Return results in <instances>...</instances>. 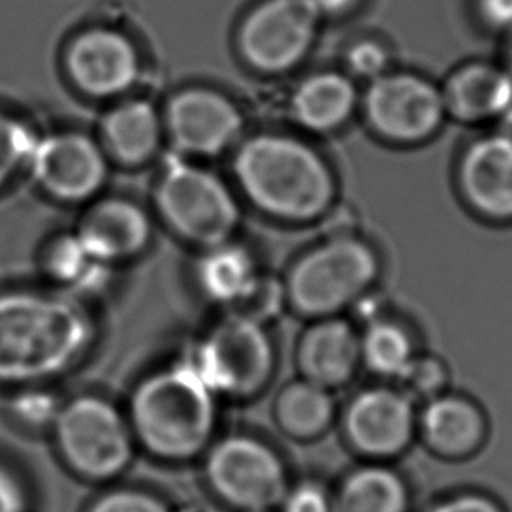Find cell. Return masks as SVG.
I'll list each match as a JSON object with an SVG mask.
<instances>
[{"label": "cell", "mask_w": 512, "mask_h": 512, "mask_svg": "<svg viewBox=\"0 0 512 512\" xmlns=\"http://www.w3.org/2000/svg\"><path fill=\"white\" fill-rule=\"evenodd\" d=\"M334 512H409L411 495L395 470L369 463L351 470L332 497Z\"/></svg>", "instance_id": "44dd1931"}, {"label": "cell", "mask_w": 512, "mask_h": 512, "mask_svg": "<svg viewBox=\"0 0 512 512\" xmlns=\"http://www.w3.org/2000/svg\"><path fill=\"white\" fill-rule=\"evenodd\" d=\"M104 136L116 157L127 164H141L157 150L160 139L157 113L143 100L127 102L107 116Z\"/></svg>", "instance_id": "d4e9b609"}, {"label": "cell", "mask_w": 512, "mask_h": 512, "mask_svg": "<svg viewBox=\"0 0 512 512\" xmlns=\"http://www.w3.org/2000/svg\"><path fill=\"white\" fill-rule=\"evenodd\" d=\"M320 15H334L351 8L356 0H311Z\"/></svg>", "instance_id": "8d00e7d4"}, {"label": "cell", "mask_w": 512, "mask_h": 512, "mask_svg": "<svg viewBox=\"0 0 512 512\" xmlns=\"http://www.w3.org/2000/svg\"><path fill=\"white\" fill-rule=\"evenodd\" d=\"M418 428L435 455L449 460L465 458L483 446L486 418L469 399L458 395H437L423 407Z\"/></svg>", "instance_id": "ac0fdd59"}, {"label": "cell", "mask_w": 512, "mask_h": 512, "mask_svg": "<svg viewBox=\"0 0 512 512\" xmlns=\"http://www.w3.org/2000/svg\"><path fill=\"white\" fill-rule=\"evenodd\" d=\"M204 477L209 490L239 512L274 511L290 488L278 451L248 434L213 441L204 453Z\"/></svg>", "instance_id": "52a82bcc"}, {"label": "cell", "mask_w": 512, "mask_h": 512, "mask_svg": "<svg viewBox=\"0 0 512 512\" xmlns=\"http://www.w3.org/2000/svg\"><path fill=\"white\" fill-rule=\"evenodd\" d=\"M355 86L337 72L316 74L293 95V114L311 130H332L348 120L355 107Z\"/></svg>", "instance_id": "603a6c76"}, {"label": "cell", "mask_w": 512, "mask_h": 512, "mask_svg": "<svg viewBox=\"0 0 512 512\" xmlns=\"http://www.w3.org/2000/svg\"><path fill=\"white\" fill-rule=\"evenodd\" d=\"M139 55L127 37L109 29L88 30L71 44L67 69L74 83L90 95L125 92L139 76Z\"/></svg>", "instance_id": "5bb4252c"}, {"label": "cell", "mask_w": 512, "mask_h": 512, "mask_svg": "<svg viewBox=\"0 0 512 512\" xmlns=\"http://www.w3.org/2000/svg\"><path fill=\"white\" fill-rule=\"evenodd\" d=\"M379 276V260L369 244L337 235L293 265L285 283L286 306L311 320L330 318L353 306Z\"/></svg>", "instance_id": "5b68a950"}, {"label": "cell", "mask_w": 512, "mask_h": 512, "mask_svg": "<svg viewBox=\"0 0 512 512\" xmlns=\"http://www.w3.org/2000/svg\"><path fill=\"white\" fill-rule=\"evenodd\" d=\"M479 6L491 25L512 29V0H479Z\"/></svg>", "instance_id": "d590c367"}, {"label": "cell", "mask_w": 512, "mask_h": 512, "mask_svg": "<svg viewBox=\"0 0 512 512\" xmlns=\"http://www.w3.org/2000/svg\"><path fill=\"white\" fill-rule=\"evenodd\" d=\"M272 411L278 427L288 437L311 441L334 423L335 402L332 392L300 377L281 388Z\"/></svg>", "instance_id": "7402d4cb"}, {"label": "cell", "mask_w": 512, "mask_h": 512, "mask_svg": "<svg viewBox=\"0 0 512 512\" xmlns=\"http://www.w3.org/2000/svg\"><path fill=\"white\" fill-rule=\"evenodd\" d=\"M400 381L406 386L407 392L425 399H434L446 388L449 374L446 365L439 358L416 355Z\"/></svg>", "instance_id": "f546056e"}, {"label": "cell", "mask_w": 512, "mask_h": 512, "mask_svg": "<svg viewBox=\"0 0 512 512\" xmlns=\"http://www.w3.org/2000/svg\"><path fill=\"white\" fill-rule=\"evenodd\" d=\"M414 358L413 337L395 321H372L360 337V362L377 376L400 379Z\"/></svg>", "instance_id": "484cf974"}, {"label": "cell", "mask_w": 512, "mask_h": 512, "mask_svg": "<svg viewBox=\"0 0 512 512\" xmlns=\"http://www.w3.org/2000/svg\"><path fill=\"white\" fill-rule=\"evenodd\" d=\"M269 512H272V511H269Z\"/></svg>", "instance_id": "f35d334b"}, {"label": "cell", "mask_w": 512, "mask_h": 512, "mask_svg": "<svg viewBox=\"0 0 512 512\" xmlns=\"http://www.w3.org/2000/svg\"><path fill=\"white\" fill-rule=\"evenodd\" d=\"M183 360L216 399H253L276 372V349L267 328L237 313L214 323Z\"/></svg>", "instance_id": "277c9868"}, {"label": "cell", "mask_w": 512, "mask_h": 512, "mask_svg": "<svg viewBox=\"0 0 512 512\" xmlns=\"http://www.w3.org/2000/svg\"><path fill=\"white\" fill-rule=\"evenodd\" d=\"M51 432L67 469L90 483L120 477L136 456L127 414L92 393L64 402Z\"/></svg>", "instance_id": "8992f818"}, {"label": "cell", "mask_w": 512, "mask_h": 512, "mask_svg": "<svg viewBox=\"0 0 512 512\" xmlns=\"http://www.w3.org/2000/svg\"><path fill=\"white\" fill-rule=\"evenodd\" d=\"M36 144L37 137L27 125L0 111V185L29 164Z\"/></svg>", "instance_id": "83f0119b"}, {"label": "cell", "mask_w": 512, "mask_h": 512, "mask_svg": "<svg viewBox=\"0 0 512 512\" xmlns=\"http://www.w3.org/2000/svg\"><path fill=\"white\" fill-rule=\"evenodd\" d=\"M462 188L477 211L512 218V137L491 136L472 144L462 162Z\"/></svg>", "instance_id": "2e32d148"}, {"label": "cell", "mask_w": 512, "mask_h": 512, "mask_svg": "<svg viewBox=\"0 0 512 512\" xmlns=\"http://www.w3.org/2000/svg\"><path fill=\"white\" fill-rule=\"evenodd\" d=\"M235 174L249 200L281 220H314L334 199L327 164L292 137L251 139L237 153Z\"/></svg>", "instance_id": "3957f363"}, {"label": "cell", "mask_w": 512, "mask_h": 512, "mask_svg": "<svg viewBox=\"0 0 512 512\" xmlns=\"http://www.w3.org/2000/svg\"><path fill=\"white\" fill-rule=\"evenodd\" d=\"M285 306V285L279 283L276 279L267 278V276L260 274V278L256 279L251 292L230 313L242 314L249 320L267 325V321L274 320Z\"/></svg>", "instance_id": "f1b7e54d"}, {"label": "cell", "mask_w": 512, "mask_h": 512, "mask_svg": "<svg viewBox=\"0 0 512 512\" xmlns=\"http://www.w3.org/2000/svg\"><path fill=\"white\" fill-rule=\"evenodd\" d=\"M342 428L356 453L370 460H388L411 446L418 418L406 393L369 388L349 402Z\"/></svg>", "instance_id": "30bf717a"}, {"label": "cell", "mask_w": 512, "mask_h": 512, "mask_svg": "<svg viewBox=\"0 0 512 512\" xmlns=\"http://www.w3.org/2000/svg\"><path fill=\"white\" fill-rule=\"evenodd\" d=\"M365 109L379 134L395 141H420L439 127L442 93L411 74H384L370 83Z\"/></svg>", "instance_id": "8fae6325"}, {"label": "cell", "mask_w": 512, "mask_h": 512, "mask_svg": "<svg viewBox=\"0 0 512 512\" xmlns=\"http://www.w3.org/2000/svg\"><path fill=\"white\" fill-rule=\"evenodd\" d=\"M432 512H504L502 507L491 498L483 495H458V497L442 500L435 505Z\"/></svg>", "instance_id": "e575fe53"}, {"label": "cell", "mask_w": 512, "mask_h": 512, "mask_svg": "<svg viewBox=\"0 0 512 512\" xmlns=\"http://www.w3.org/2000/svg\"><path fill=\"white\" fill-rule=\"evenodd\" d=\"M29 498L20 477L0 463V512H27Z\"/></svg>", "instance_id": "836d02e7"}, {"label": "cell", "mask_w": 512, "mask_h": 512, "mask_svg": "<svg viewBox=\"0 0 512 512\" xmlns=\"http://www.w3.org/2000/svg\"><path fill=\"white\" fill-rule=\"evenodd\" d=\"M158 207L181 237L206 249L230 241L239 223V207L227 186L192 165L174 164L165 171Z\"/></svg>", "instance_id": "ba28073f"}, {"label": "cell", "mask_w": 512, "mask_h": 512, "mask_svg": "<svg viewBox=\"0 0 512 512\" xmlns=\"http://www.w3.org/2000/svg\"><path fill=\"white\" fill-rule=\"evenodd\" d=\"M64 402L58 395L44 390L43 386L18 388L15 397L9 400L11 420L27 432H51Z\"/></svg>", "instance_id": "4316f807"}, {"label": "cell", "mask_w": 512, "mask_h": 512, "mask_svg": "<svg viewBox=\"0 0 512 512\" xmlns=\"http://www.w3.org/2000/svg\"><path fill=\"white\" fill-rule=\"evenodd\" d=\"M320 16L311 0H267L241 27L242 55L260 71H286L313 44Z\"/></svg>", "instance_id": "9c48e42d"}, {"label": "cell", "mask_w": 512, "mask_h": 512, "mask_svg": "<svg viewBox=\"0 0 512 512\" xmlns=\"http://www.w3.org/2000/svg\"><path fill=\"white\" fill-rule=\"evenodd\" d=\"M386 67L388 55L377 43L363 41L348 51V69L358 78L374 81L386 74Z\"/></svg>", "instance_id": "d6a6232c"}, {"label": "cell", "mask_w": 512, "mask_h": 512, "mask_svg": "<svg viewBox=\"0 0 512 512\" xmlns=\"http://www.w3.org/2000/svg\"><path fill=\"white\" fill-rule=\"evenodd\" d=\"M258 278L260 272L248 249L230 241L206 249L195 271L202 295L228 313L241 304Z\"/></svg>", "instance_id": "ffe728a7"}, {"label": "cell", "mask_w": 512, "mask_h": 512, "mask_svg": "<svg viewBox=\"0 0 512 512\" xmlns=\"http://www.w3.org/2000/svg\"><path fill=\"white\" fill-rule=\"evenodd\" d=\"M97 339L92 313L64 292L0 293V384L27 388L65 376Z\"/></svg>", "instance_id": "6da1fadb"}, {"label": "cell", "mask_w": 512, "mask_h": 512, "mask_svg": "<svg viewBox=\"0 0 512 512\" xmlns=\"http://www.w3.org/2000/svg\"><path fill=\"white\" fill-rule=\"evenodd\" d=\"M125 414L139 448L162 462L185 463L213 444L218 399L179 358L134 386Z\"/></svg>", "instance_id": "7a4b0ae2"}, {"label": "cell", "mask_w": 512, "mask_h": 512, "mask_svg": "<svg viewBox=\"0 0 512 512\" xmlns=\"http://www.w3.org/2000/svg\"><path fill=\"white\" fill-rule=\"evenodd\" d=\"M174 143L195 155H216L234 143L242 130L239 109L227 97L209 90H188L167 109Z\"/></svg>", "instance_id": "4fadbf2b"}, {"label": "cell", "mask_w": 512, "mask_h": 512, "mask_svg": "<svg viewBox=\"0 0 512 512\" xmlns=\"http://www.w3.org/2000/svg\"><path fill=\"white\" fill-rule=\"evenodd\" d=\"M111 265L104 264L86 248L78 234L65 235L46 255V271L58 286V292L76 299L99 293L109 283Z\"/></svg>", "instance_id": "cb8c5ba5"}, {"label": "cell", "mask_w": 512, "mask_h": 512, "mask_svg": "<svg viewBox=\"0 0 512 512\" xmlns=\"http://www.w3.org/2000/svg\"><path fill=\"white\" fill-rule=\"evenodd\" d=\"M360 365V335L339 316L314 320L297 344L302 379L328 392L348 384Z\"/></svg>", "instance_id": "9a60e30c"}, {"label": "cell", "mask_w": 512, "mask_h": 512, "mask_svg": "<svg viewBox=\"0 0 512 512\" xmlns=\"http://www.w3.org/2000/svg\"><path fill=\"white\" fill-rule=\"evenodd\" d=\"M505 64H507V74L512 78V37L505 46Z\"/></svg>", "instance_id": "74e56055"}, {"label": "cell", "mask_w": 512, "mask_h": 512, "mask_svg": "<svg viewBox=\"0 0 512 512\" xmlns=\"http://www.w3.org/2000/svg\"><path fill=\"white\" fill-rule=\"evenodd\" d=\"M86 512H172L162 498L137 488H116L95 498Z\"/></svg>", "instance_id": "4dcf8cb0"}, {"label": "cell", "mask_w": 512, "mask_h": 512, "mask_svg": "<svg viewBox=\"0 0 512 512\" xmlns=\"http://www.w3.org/2000/svg\"><path fill=\"white\" fill-rule=\"evenodd\" d=\"M29 164L44 190L72 202L92 197L107 174L99 146L79 134H60L37 141Z\"/></svg>", "instance_id": "7c38bea8"}, {"label": "cell", "mask_w": 512, "mask_h": 512, "mask_svg": "<svg viewBox=\"0 0 512 512\" xmlns=\"http://www.w3.org/2000/svg\"><path fill=\"white\" fill-rule=\"evenodd\" d=\"M441 93L444 109L458 120H486L511 106L512 78L491 65H467L448 79Z\"/></svg>", "instance_id": "d6986e66"}, {"label": "cell", "mask_w": 512, "mask_h": 512, "mask_svg": "<svg viewBox=\"0 0 512 512\" xmlns=\"http://www.w3.org/2000/svg\"><path fill=\"white\" fill-rule=\"evenodd\" d=\"M76 234L93 255L113 267L144 251L151 225L143 209L125 200H107L93 207Z\"/></svg>", "instance_id": "e0dca14e"}, {"label": "cell", "mask_w": 512, "mask_h": 512, "mask_svg": "<svg viewBox=\"0 0 512 512\" xmlns=\"http://www.w3.org/2000/svg\"><path fill=\"white\" fill-rule=\"evenodd\" d=\"M281 512H334L332 497L321 484L304 481L288 488L283 502L279 504Z\"/></svg>", "instance_id": "1f68e13d"}]
</instances>
